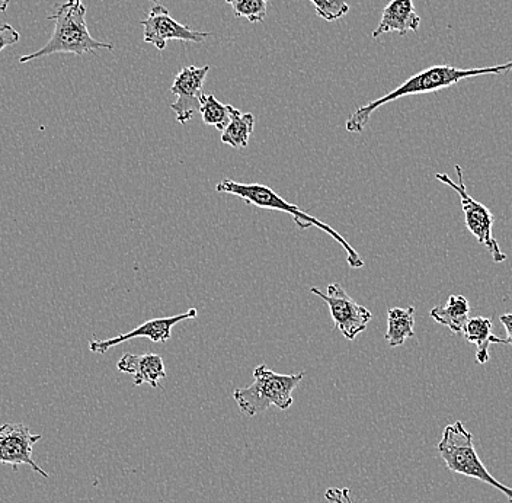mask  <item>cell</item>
<instances>
[{"label": "cell", "mask_w": 512, "mask_h": 503, "mask_svg": "<svg viewBox=\"0 0 512 503\" xmlns=\"http://www.w3.org/2000/svg\"><path fill=\"white\" fill-rule=\"evenodd\" d=\"M310 293L320 297L328 304L335 328L338 329L348 341H354L360 333L366 331L368 323L373 319L370 310L361 306L348 296L341 284L328 285V293H322L318 288H310Z\"/></svg>", "instance_id": "7"}, {"label": "cell", "mask_w": 512, "mask_h": 503, "mask_svg": "<svg viewBox=\"0 0 512 503\" xmlns=\"http://www.w3.org/2000/svg\"><path fill=\"white\" fill-rule=\"evenodd\" d=\"M41 440V435H34L28 426L22 424H5L0 426V464H27L34 472L48 477L46 470L41 469L34 458V445Z\"/></svg>", "instance_id": "10"}, {"label": "cell", "mask_w": 512, "mask_h": 503, "mask_svg": "<svg viewBox=\"0 0 512 503\" xmlns=\"http://www.w3.org/2000/svg\"><path fill=\"white\" fill-rule=\"evenodd\" d=\"M235 12L236 18L248 19L252 24L264 22L267 16L268 0H226Z\"/></svg>", "instance_id": "19"}, {"label": "cell", "mask_w": 512, "mask_h": 503, "mask_svg": "<svg viewBox=\"0 0 512 503\" xmlns=\"http://www.w3.org/2000/svg\"><path fill=\"white\" fill-rule=\"evenodd\" d=\"M462 335L476 345V360L482 365L489 362L491 344L505 345V339L492 335V320L489 317L478 316L467 320Z\"/></svg>", "instance_id": "14"}, {"label": "cell", "mask_w": 512, "mask_h": 503, "mask_svg": "<svg viewBox=\"0 0 512 503\" xmlns=\"http://www.w3.org/2000/svg\"><path fill=\"white\" fill-rule=\"evenodd\" d=\"M415 335V307H393L387 312V345L396 348L405 344L406 339Z\"/></svg>", "instance_id": "17"}, {"label": "cell", "mask_w": 512, "mask_h": 503, "mask_svg": "<svg viewBox=\"0 0 512 503\" xmlns=\"http://www.w3.org/2000/svg\"><path fill=\"white\" fill-rule=\"evenodd\" d=\"M456 173L459 182H454L446 173H437L435 176H437L438 181L453 188L459 194L460 200H462L464 221H466L467 229L478 239L480 245L485 246L491 252L495 264L507 261V255L499 248L494 233H492L495 224L494 213L485 204L479 203L475 198L470 197L466 185H464L462 166L456 165Z\"/></svg>", "instance_id": "6"}, {"label": "cell", "mask_w": 512, "mask_h": 503, "mask_svg": "<svg viewBox=\"0 0 512 503\" xmlns=\"http://www.w3.org/2000/svg\"><path fill=\"white\" fill-rule=\"evenodd\" d=\"M9 3H11V0H0V12H5Z\"/></svg>", "instance_id": "24"}, {"label": "cell", "mask_w": 512, "mask_h": 503, "mask_svg": "<svg viewBox=\"0 0 512 503\" xmlns=\"http://www.w3.org/2000/svg\"><path fill=\"white\" fill-rule=\"evenodd\" d=\"M198 315V310L195 307L182 313V315H176L171 317H158V319L147 320L142 325L137 326L134 331L123 333V335L115 336V338L105 339V341L89 342V349L95 354H107L114 346L121 345L123 342L130 341L134 338H147L155 344H162V342H168L172 336V328L178 325L179 322H185V320L195 319Z\"/></svg>", "instance_id": "11"}, {"label": "cell", "mask_w": 512, "mask_h": 503, "mask_svg": "<svg viewBox=\"0 0 512 503\" xmlns=\"http://www.w3.org/2000/svg\"><path fill=\"white\" fill-rule=\"evenodd\" d=\"M118 371L131 374L134 386L149 384L158 389L159 381L166 378L165 364L162 357L156 354H124L117 364Z\"/></svg>", "instance_id": "12"}, {"label": "cell", "mask_w": 512, "mask_h": 503, "mask_svg": "<svg viewBox=\"0 0 512 503\" xmlns=\"http://www.w3.org/2000/svg\"><path fill=\"white\" fill-rule=\"evenodd\" d=\"M150 3H153V5H159L162 0H149Z\"/></svg>", "instance_id": "25"}, {"label": "cell", "mask_w": 512, "mask_h": 503, "mask_svg": "<svg viewBox=\"0 0 512 503\" xmlns=\"http://www.w3.org/2000/svg\"><path fill=\"white\" fill-rule=\"evenodd\" d=\"M19 40H21V35L12 25L3 24L0 27V51L5 50L6 47L14 46V44L19 43Z\"/></svg>", "instance_id": "21"}, {"label": "cell", "mask_w": 512, "mask_h": 503, "mask_svg": "<svg viewBox=\"0 0 512 503\" xmlns=\"http://www.w3.org/2000/svg\"><path fill=\"white\" fill-rule=\"evenodd\" d=\"M470 303L466 297L450 296L444 306H437L431 310L430 316L435 322L446 326L456 335H462L464 326L469 320Z\"/></svg>", "instance_id": "15"}, {"label": "cell", "mask_w": 512, "mask_h": 503, "mask_svg": "<svg viewBox=\"0 0 512 503\" xmlns=\"http://www.w3.org/2000/svg\"><path fill=\"white\" fill-rule=\"evenodd\" d=\"M56 8V14L48 18L56 22V27L46 46L35 53L22 56L19 63L34 62L51 54L66 53L83 56L98 50H114L112 44L102 43L92 37L86 25V8L82 0H67Z\"/></svg>", "instance_id": "2"}, {"label": "cell", "mask_w": 512, "mask_h": 503, "mask_svg": "<svg viewBox=\"0 0 512 503\" xmlns=\"http://www.w3.org/2000/svg\"><path fill=\"white\" fill-rule=\"evenodd\" d=\"M437 450L448 470L480 480L485 485L498 489L499 492L504 493V496H507L508 502L512 503V488L502 485L488 472L476 453L473 435L467 431L462 422H454V424L446 426L443 438L438 442Z\"/></svg>", "instance_id": "5"}, {"label": "cell", "mask_w": 512, "mask_h": 503, "mask_svg": "<svg viewBox=\"0 0 512 503\" xmlns=\"http://www.w3.org/2000/svg\"><path fill=\"white\" fill-rule=\"evenodd\" d=\"M326 501L332 503H354L351 498V490L348 488L344 489H328L325 493Z\"/></svg>", "instance_id": "22"}, {"label": "cell", "mask_w": 512, "mask_h": 503, "mask_svg": "<svg viewBox=\"0 0 512 503\" xmlns=\"http://www.w3.org/2000/svg\"><path fill=\"white\" fill-rule=\"evenodd\" d=\"M502 325H504L505 332H507V339H505V345L512 346V313H505L499 317Z\"/></svg>", "instance_id": "23"}, {"label": "cell", "mask_w": 512, "mask_h": 503, "mask_svg": "<svg viewBox=\"0 0 512 503\" xmlns=\"http://www.w3.org/2000/svg\"><path fill=\"white\" fill-rule=\"evenodd\" d=\"M304 373L277 374L261 364L255 368L254 383L233 392V399L238 403L243 415L254 418L256 415L267 412L271 406L287 410L293 405V392L303 380Z\"/></svg>", "instance_id": "4"}, {"label": "cell", "mask_w": 512, "mask_h": 503, "mask_svg": "<svg viewBox=\"0 0 512 503\" xmlns=\"http://www.w3.org/2000/svg\"><path fill=\"white\" fill-rule=\"evenodd\" d=\"M216 191L220 192V194L235 195V197L242 198L246 204L255 205L258 208L290 214L299 229L307 230L312 226L318 227V229L331 236L332 239L336 240L344 248V251L347 252L348 265L351 268L360 269L364 267L363 258L345 240V237L336 232L334 227L328 226V224L316 219V217L304 213L297 205L288 203V201L280 197L274 189L267 187V185L240 184V182L233 181V179H223V181L217 184Z\"/></svg>", "instance_id": "3"}, {"label": "cell", "mask_w": 512, "mask_h": 503, "mask_svg": "<svg viewBox=\"0 0 512 503\" xmlns=\"http://www.w3.org/2000/svg\"><path fill=\"white\" fill-rule=\"evenodd\" d=\"M227 108H229L230 121L223 130L222 143L229 144L235 149H246L254 133L255 117L251 112H240L232 105H227Z\"/></svg>", "instance_id": "16"}, {"label": "cell", "mask_w": 512, "mask_h": 503, "mask_svg": "<svg viewBox=\"0 0 512 503\" xmlns=\"http://www.w3.org/2000/svg\"><path fill=\"white\" fill-rule=\"evenodd\" d=\"M210 66H187L178 73L172 85L171 92L176 101L171 105L179 124H187L194 114L200 112L201 96L204 95V82Z\"/></svg>", "instance_id": "9"}, {"label": "cell", "mask_w": 512, "mask_h": 503, "mask_svg": "<svg viewBox=\"0 0 512 503\" xmlns=\"http://www.w3.org/2000/svg\"><path fill=\"white\" fill-rule=\"evenodd\" d=\"M512 73V62L498 64V66L478 67V69H456L453 66H434L430 69L422 70L406 80L399 88L393 89L389 94L382 98L371 101L370 104L357 108L350 117H348L345 127L348 133H363L371 115L384 104L398 101L400 98L412 95L431 94V92L441 91V89L450 88L456 85L460 80L469 78H479V76L505 75Z\"/></svg>", "instance_id": "1"}, {"label": "cell", "mask_w": 512, "mask_h": 503, "mask_svg": "<svg viewBox=\"0 0 512 503\" xmlns=\"http://www.w3.org/2000/svg\"><path fill=\"white\" fill-rule=\"evenodd\" d=\"M315 5L316 14L328 22L338 21L350 12L345 0H310Z\"/></svg>", "instance_id": "20"}, {"label": "cell", "mask_w": 512, "mask_h": 503, "mask_svg": "<svg viewBox=\"0 0 512 503\" xmlns=\"http://www.w3.org/2000/svg\"><path fill=\"white\" fill-rule=\"evenodd\" d=\"M419 25H421V18L416 14L412 0H392L384 8L379 27L373 31V38L380 37L387 32L406 35L409 31H418Z\"/></svg>", "instance_id": "13"}, {"label": "cell", "mask_w": 512, "mask_h": 503, "mask_svg": "<svg viewBox=\"0 0 512 503\" xmlns=\"http://www.w3.org/2000/svg\"><path fill=\"white\" fill-rule=\"evenodd\" d=\"M200 114L206 126H213L222 131L230 121L229 108L214 95L201 96Z\"/></svg>", "instance_id": "18"}, {"label": "cell", "mask_w": 512, "mask_h": 503, "mask_svg": "<svg viewBox=\"0 0 512 503\" xmlns=\"http://www.w3.org/2000/svg\"><path fill=\"white\" fill-rule=\"evenodd\" d=\"M144 28V43L152 44L158 50H165L168 41L178 40L184 43H204L211 37L210 32L195 31L187 25L179 24L165 6L153 5L146 19L140 22Z\"/></svg>", "instance_id": "8"}]
</instances>
